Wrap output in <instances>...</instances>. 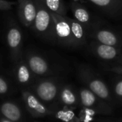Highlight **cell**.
<instances>
[{
    "label": "cell",
    "instance_id": "cell-1",
    "mask_svg": "<svg viewBox=\"0 0 122 122\" xmlns=\"http://www.w3.org/2000/svg\"><path fill=\"white\" fill-rule=\"evenodd\" d=\"M6 38L11 59L17 62L21 58L22 34L17 23L12 20L8 22Z\"/></svg>",
    "mask_w": 122,
    "mask_h": 122
},
{
    "label": "cell",
    "instance_id": "cell-2",
    "mask_svg": "<svg viewBox=\"0 0 122 122\" xmlns=\"http://www.w3.org/2000/svg\"><path fill=\"white\" fill-rule=\"evenodd\" d=\"M22 97L27 110L33 116H45L51 113L50 111L34 94L28 91H23Z\"/></svg>",
    "mask_w": 122,
    "mask_h": 122
},
{
    "label": "cell",
    "instance_id": "cell-3",
    "mask_svg": "<svg viewBox=\"0 0 122 122\" xmlns=\"http://www.w3.org/2000/svg\"><path fill=\"white\" fill-rule=\"evenodd\" d=\"M37 15V7L32 0H25L19 3L18 16L21 22L27 27L34 24Z\"/></svg>",
    "mask_w": 122,
    "mask_h": 122
},
{
    "label": "cell",
    "instance_id": "cell-4",
    "mask_svg": "<svg viewBox=\"0 0 122 122\" xmlns=\"http://www.w3.org/2000/svg\"><path fill=\"white\" fill-rule=\"evenodd\" d=\"M37 98L44 102H51L57 96V88L56 85L49 81H43L37 83L35 87Z\"/></svg>",
    "mask_w": 122,
    "mask_h": 122
},
{
    "label": "cell",
    "instance_id": "cell-5",
    "mask_svg": "<svg viewBox=\"0 0 122 122\" xmlns=\"http://www.w3.org/2000/svg\"><path fill=\"white\" fill-rule=\"evenodd\" d=\"M37 15L34 22V27L38 32H45L49 27L50 24V15L49 12L43 8L40 4H37Z\"/></svg>",
    "mask_w": 122,
    "mask_h": 122
},
{
    "label": "cell",
    "instance_id": "cell-6",
    "mask_svg": "<svg viewBox=\"0 0 122 122\" xmlns=\"http://www.w3.org/2000/svg\"><path fill=\"white\" fill-rule=\"evenodd\" d=\"M27 65L31 71L38 76H43L48 71V65L46 61L36 55L31 54L27 56Z\"/></svg>",
    "mask_w": 122,
    "mask_h": 122
},
{
    "label": "cell",
    "instance_id": "cell-7",
    "mask_svg": "<svg viewBox=\"0 0 122 122\" xmlns=\"http://www.w3.org/2000/svg\"><path fill=\"white\" fill-rule=\"evenodd\" d=\"M97 96L89 89H82L80 91V98L82 105L86 108L88 110H91L93 112L98 111V113H101V109L96 105L98 103Z\"/></svg>",
    "mask_w": 122,
    "mask_h": 122
},
{
    "label": "cell",
    "instance_id": "cell-8",
    "mask_svg": "<svg viewBox=\"0 0 122 122\" xmlns=\"http://www.w3.org/2000/svg\"><path fill=\"white\" fill-rule=\"evenodd\" d=\"M15 75L17 81L20 84H27L31 80V70L27 63H25L20 59L15 62Z\"/></svg>",
    "mask_w": 122,
    "mask_h": 122
},
{
    "label": "cell",
    "instance_id": "cell-9",
    "mask_svg": "<svg viewBox=\"0 0 122 122\" xmlns=\"http://www.w3.org/2000/svg\"><path fill=\"white\" fill-rule=\"evenodd\" d=\"M0 110L5 118L14 122L20 121L22 117V112L19 106L12 102H5L2 103Z\"/></svg>",
    "mask_w": 122,
    "mask_h": 122
},
{
    "label": "cell",
    "instance_id": "cell-10",
    "mask_svg": "<svg viewBox=\"0 0 122 122\" xmlns=\"http://www.w3.org/2000/svg\"><path fill=\"white\" fill-rule=\"evenodd\" d=\"M89 88L99 98L107 100L109 98V91L106 84L98 79H93L89 82Z\"/></svg>",
    "mask_w": 122,
    "mask_h": 122
},
{
    "label": "cell",
    "instance_id": "cell-11",
    "mask_svg": "<svg viewBox=\"0 0 122 122\" xmlns=\"http://www.w3.org/2000/svg\"><path fill=\"white\" fill-rule=\"evenodd\" d=\"M60 100L66 107L73 106L77 103V98L73 91L68 87L64 88L60 93Z\"/></svg>",
    "mask_w": 122,
    "mask_h": 122
},
{
    "label": "cell",
    "instance_id": "cell-12",
    "mask_svg": "<svg viewBox=\"0 0 122 122\" xmlns=\"http://www.w3.org/2000/svg\"><path fill=\"white\" fill-rule=\"evenodd\" d=\"M97 53L102 59L111 60L116 56L117 52L113 46L101 44L97 47Z\"/></svg>",
    "mask_w": 122,
    "mask_h": 122
},
{
    "label": "cell",
    "instance_id": "cell-13",
    "mask_svg": "<svg viewBox=\"0 0 122 122\" xmlns=\"http://www.w3.org/2000/svg\"><path fill=\"white\" fill-rule=\"evenodd\" d=\"M55 30L59 37L66 39L72 35L71 27L70 25L65 20H60L55 24Z\"/></svg>",
    "mask_w": 122,
    "mask_h": 122
},
{
    "label": "cell",
    "instance_id": "cell-14",
    "mask_svg": "<svg viewBox=\"0 0 122 122\" xmlns=\"http://www.w3.org/2000/svg\"><path fill=\"white\" fill-rule=\"evenodd\" d=\"M98 40L103 45L113 46L117 42L116 37L111 32L107 30H101L97 33Z\"/></svg>",
    "mask_w": 122,
    "mask_h": 122
},
{
    "label": "cell",
    "instance_id": "cell-15",
    "mask_svg": "<svg viewBox=\"0 0 122 122\" xmlns=\"http://www.w3.org/2000/svg\"><path fill=\"white\" fill-rule=\"evenodd\" d=\"M56 117L64 122H81V120L71 110L63 108L56 113Z\"/></svg>",
    "mask_w": 122,
    "mask_h": 122
},
{
    "label": "cell",
    "instance_id": "cell-16",
    "mask_svg": "<svg viewBox=\"0 0 122 122\" xmlns=\"http://www.w3.org/2000/svg\"><path fill=\"white\" fill-rule=\"evenodd\" d=\"M74 15L76 20H78L80 22L85 23L89 20V15L88 12L83 8L76 9L74 12Z\"/></svg>",
    "mask_w": 122,
    "mask_h": 122
},
{
    "label": "cell",
    "instance_id": "cell-17",
    "mask_svg": "<svg viewBox=\"0 0 122 122\" xmlns=\"http://www.w3.org/2000/svg\"><path fill=\"white\" fill-rule=\"evenodd\" d=\"M71 27L72 34L76 39L81 40L83 38V27H81V25L79 23H78L76 22H72Z\"/></svg>",
    "mask_w": 122,
    "mask_h": 122
},
{
    "label": "cell",
    "instance_id": "cell-18",
    "mask_svg": "<svg viewBox=\"0 0 122 122\" xmlns=\"http://www.w3.org/2000/svg\"><path fill=\"white\" fill-rule=\"evenodd\" d=\"M47 7L52 12H57L60 7V0H45Z\"/></svg>",
    "mask_w": 122,
    "mask_h": 122
},
{
    "label": "cell",
    "instance_id": "cell-19",
    "mask_svg": "<svg viewBox=\"0 0 122 122\" xmlns=\"http://www.w3.org/2000/svg\"><path fill=\"white\" fill-rule=\"evenodd\" d=\"M15 5L13 2H9L7 0H0V10L7 11L12 9V7Z\"/></svg>",
    "mask_w": 122,
    "mask_h": 122
},
{
    "label": "cell",
    "instance_id": "cell-20",
    "mask_svg": "<svg viewBox=\"0 0 122 122\" xmlns=\"http://www.w3.org/2000/svg\"><path fill=\"white\" fill-rule=\"evenodd\" d=\"M9 84L7 81L0 76V94H5L9 91Z\"/></svg>",
    "mask_w": 122,
    "mask_h": 122
},
{
    "label": "cell",
    "instance_id": "cell-21",
    "mask_svg": "<svg viewBox=\"0 0 122 122\" xmlns=\"http://www.w3.org/2000/svg\"><path fill=\"white\" fill-rule=\"evenodd\" d=\"M90 1L98 6L106 7L111 3V0H90Z\"/></svg>",
    "mask_w": 122,
    "mask_h": 122
},
{
    "label": "cell",
    "instance_id": "cell-22",
    "mask_svg": "<svg viewBox=\"0 0 122 122\" xmlns=\"http://www.w3.org/2000/svg\"><path fill=\"white\" fill-rule=\"evenodd\" d=\"M114 91H115V93H116L117 96L122 97V81L118 82L116 84L115 88H114Z\"/></svg>",
    "mask_w": 122,
    "mask_h": 122
},
{
    "label": "cell",
    "instance_id": "cell-23",
    "mask_svg": "<svg viewBox=\"0 0 122 122\" xmlns=\"http://www.w3.org/2000/svg\"><path fill=\"white\" fill-rule=\"evenodd\" d=\"M0 122H13V121H10V120H9V119H2L1 121H0Z\"/></svg>",
    "mask_w": 122,
    "mask_h": 122
},
{
    "label": "cell",
    "instance_id": "cell-24",
    "mask_svg": "<svg viewBox=\"0 0 122 122\" xmlns=\"http://www.w3.org/2000/svg\"><path fill=\"white\" fill-rule=\"evenodd\" d=\"M24 1H25V0H18V2L19 3H21L22 2H24Z\"/></svg>",
    "mask_w": 122,
    "mask_h": 122
},
{
    "label": "cell",
    "instance_id": "cell-25",
    "mask_svg": "<svg viewBox=\"0 0 122 122\" xmlns=\"http://www.w3.org/2000/svg\"><path fill=\"white\" fill-rule=\"evenodd\" d=\"M35 122H37V121H35Z\"/></svg>",
    "mask_w": 122,
    "mask_h": 122
}]
</instances>
